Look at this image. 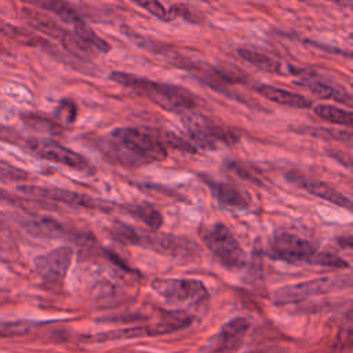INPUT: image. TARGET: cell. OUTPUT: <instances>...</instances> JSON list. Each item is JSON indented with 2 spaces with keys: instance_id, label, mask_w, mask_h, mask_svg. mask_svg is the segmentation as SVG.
Instances as JSON below:
<instances>
[{
  "instance_id": "cell-1",
  "label": "cell",
  "mask_w": 353,
  "mask_h": 353,
  "mask_svg": "<svg viewBox=\"0 0 353 353\" xmlns=\"http://www.w3.org/2000/svg\"><path fill=\"white\" fill-rule=\"evenodd\" d=\"M98 148L112 161L128 167L161 161L167 157V148L152 128H116L108 139H101Z\"/></svg>"
},
{
  "instance_id": "cell-2",
  "label": "cell",
  "mask_w": 353,
  "mask_h": 353,
  "mask_svg": "<svg viewBox=\"0 0 353 353\" xmlns=\"http://www.w3.org/2000/svg\"><path fill=\"white\" fill-rule=\"evenodd\" d=\"M109 77L110 80L145 95L152 102H154V105L167 112L183 114L196 108V101L190 92L178 85L153 81L146 77L120 70L112 72Z\"/></svg>"
},
{
  "instance_id": "cell-3",
  "label": "cell",
  "mask_w": 353,
  "mask_h": 353,
  "mask_svg": "<svg viewBox=\"0 0 353 353\" xmlns=\"http://www.w3.org/2000/svg\"><path fill=\"white\" fill-rule=\"evenodd\" d=\"M200 236L222 266L230 270H239L245 266V252L226 225L216 222L204 226L200 229Z\"/></svg>"
},
{
  "instance_id": "cell-4",
  "label": "cell",
  "mask_w": 353,
  "mask_h": 353,
  "mask_svg": "<svg viewBox=\"0 0 353 353\" xmlns=\"http://www.w3.org/2000/svg\"><path fill=\"white\" fill-rule=\"evenodd\" d=\"M152 288L165 301L176 305L201 307L210 301V292L204 283L194 279H156Z\"/></svg>"
},
{
  "instance_id": "cell-5",
  "label": "cell",
  "mask_w": 353,
  "mask_h": 353,
  "mask_svg": "<svg viewBox=\"0 0 353 353\" xmlns=\"http://www.w3.org/2000/svg\"><path fill=\"white\" fill-rule=\"evenodd\" d=\"M268 255L287 263H313L319 254L317 247L298 234L279 232L268 243Z\"/></svg>"
},
{
  "instance_id": "cell-6",
  "label": "cell",
  "mask_w": 353,
  "mask_h": 353,
  "mask_svg": "<svg viewBox=\"0 0 353 353\" xmlns=\"http://www.w3.org/2000/svg\"><path fill=\"white\" fill-rule=\"evenodd\" d=\"M28 149L34 153L36 156L62 164L65 167H69L72 170H76L79 172L85 174H94L95 167L80 153L62 146L61 143L51 141V139H43V138H33L28 139L26 142Z\"/></svg>"
},
{
  "instance_id": "cell-7",
  "label": "cell",
  "mask_w": 353,
  "mask_h": 353,
  "mask_svg": "<svg viewBox=\"0 0 353 353\" xmlns=\"http://www.w3.org/2000/svg\"><path fill=\"white\" fill-rule=\"evenodd\" d=\"M182 121L192 143L194 142L200 148H215L218 142L232 143L237 139L232 131L222 128L219 124L200 113H193V110L183 113Z\"/></svg>"
},
{
  "instance_id": "cell-8",
  "label": "cell",
  "mask_w": 353,
  "mask_h": 353,
  "mask_svg": "<svg viewBox=\"0 0 353 353\" xmlns=\"http://www.w3.org/2000/svg\"><path fill=\"white\" fill-rule=\"evenodd\" d=\"M73 259V250L68 245L57 247L33 259V266L47 287H61L66 279Z\"/></svg>"
},
{
  "instance_id": "cell-9",
  "label": "cell",
  "mask_w": 353,
  "mask_h": 353,
  "mask_svg": "<svg viewBox=\"0 0 353 353\" xmlns=\"http://www.w3.org/2000/svg\"><path fill=\"white\" fill-rule=\"evenodd\" d=\"M343 281L334 277H320L309 281H302L298 284L284 285L274 292V302L277 305H287L306 301L310 296L323 295L341 288Z\"/></svg>"
},
{
  "instance_id": "cell-10",
  "label": "cell",
  "mask_w": 353,
  "mask_h": 353,
  "mask_svg": "<svg viewBox=\"0 0 353 353\" xmlns=\"http://www.w3.org/2000/svg\"><path fill=\"white\" fill-rule=\"evenodd\" d=\"M248 330L250 321L243 316L228 320L208 341L204 353H236L243 346Z\"/></svg>"
},
{
  "instance_id": "cell-11",
  "label": "cell",
  "mask_w": 353,
  "mask_h": 353,
  "mask_svg": "<svg viewBox=\"0 0 353 353\" xmlns=\"http://www.w3.org/2000/svg\"><path fill=\"white\" fill-rule=\"evenodd\" d=\"M18 190L22 193H26L29 196L41 197L58 203H63L68 205L74 207H83V208H91V210H102L103 204L101 201L73 190L61 189V188H52V186H36V185H21L18 186Z\"/></svg>"
},
{
  "instance_id": "cell-12",
  "label": "cell",
  "mask_w": 353,
  "mask_h": 353,
  "mask_svg": "<svg viewBox=\"0 0 353 353\" xmlns=\"http://www.w3.org/2000/svg\"><path fill=\"white\" fill-rule=\"evenodd\" d=\"M200 178L210 188L214 197L222 205H226L230 208H237V210H243L250 205L247 196L236 185H233L230 182H225V181H215L211 176H207L203 174H200Z\"/></svg>"
},
{
  "instance_id": "cell-13",
  "label": "cell",
  "mask_w": 353,
  "mask_h": 353,
  "mask_svg": "<svg viewBox=\"0 0 353 353\" xmlns=\"http://www.w3.org/2000/svg\"><path fill=\"white\" fill-rule=\"evenodd\" d=\"M0 34L10 39V40H14L19 44L43 48L44 51H47L52 55H59L58 48L52 43H50L47 39L41 37L40 34H37L36 32H33L28 28L17 26V25H14L11 22H7L1 18H0Z\"/></svg>"
},
{
  "instance_id": "cell-14",
  "label": "cell",
  "mask_w": 353,
  "mask_h": 353,
  "mask_svg": "<svg viewBox=\"0 0 353 353\" xmlns=\"http://www.w3.org/2000/svg\"><path fill=\"white\" fill-rule=\"evenodd\" d=\"M292 182H295L296 185H299L302 189H305L306 192H309L313 196H317L323 200L331 201L339 207H343L346 210H352V201L349 197H346L343 193H341L339 190H336L334 186L323 182V181H314V179H309L301 175H294V176H288Z\"/></svg>"
},
{
  "instance_id": "cell-15",
  "label": "cell",
  "mask_w": 353,
  "mask_h": 353,
  "mask_svg": "<svg viewBox=\"0 0 353 353\" xmlns=\"http://www.w3.org/2000/svg\"><path fill=\"white\" fill-rule=\"evenodd\" d=\"M22 3H26L29 6L41 8L55 17H58L61 21L73 25V28L83 21L77 10L66 0H21Z\"/></svg>"
},
{
  "instance_id": "cell-16",
  "label": "cell",
  "mask_w": 353,
  "mask_h": 353,
  "mask_svg": "<svg viewBox=\"0 0 353 353\" xmlns=\"http://www.w3.org/2000/svg\"><path fill=\"white\" fill-rule=\"evenodd\" d=\"M256 91L266 99L284 105V106H290V108H296V109H306L310 106V101L307 98H305L301 94L284 90V88H279V87H273V85H259L256 87Z\"/></svg>"
},
{
  "instance_id": "cell-17",
  "label": "cell",
  "mask_w": 353,
  "mask_h": 353,
  "mask_svg": "<svg viewBox=\"0 0 353 353\" xmlns=\"http://www.w3.org/2000/svg\"><path fill=\"white\" fill-rule=\"evenodd\" d=\"M296 84L309 90L316 97H320L324 99H334V101L347 103V105L352 103L350 95L343 88H339L334 84H328L321 80H313V79L301 80V81H296Z\"/></svg>"
},
{
  "instance_id": "cell-18",
  "label": "cell",
  "mask_w": 353,
  "mask_h": 353,
  "mask_svg": "<svg viewBox=\"0 0 353 353\" xmlns=\"http://www.w3.org/2000/svg\"><path fill=\"white\" fill-rule=\"evenodd\" d=\"M237 54L245 62H248L250 65H252L256 69H261L263 72L279 73L281 70V63L277 59H274V58H272V57H269L263 52H259L256 50L240 47V48H237Z\"/></svg>"
},
{
  "instance_id": "cell-19",
  "label": "cell",
  "mask_w": 353,
  "mask_h": 353,
  "mask_svg": "<svg viewBox=\"0 0 353 353\" xmlns=\"http://www.w3.org/2000/svg\"><path fill=\"white\" fill-rule=\"evenodd\" d=\"M313 112L317 117L339 125L352 127L353 125V114L350 110L342 109L339 106L328 105V103H319L313 108Z\"/></svg>"
},
{
  "instance_id": "cell-20",
  "label": "cell",
  "mask_w": 353,
  "mask_h": 353,
  "mask_svg": "<svg viewBox=\"0 0 353 353\" xmlns=\"http://www.w3.org/2000/svg\"><path fill=\"white\" fill-rule=\"evenodd\" d=\"M127 211L153 230H157L163 225V216L160 211L148 203L128 205Z\"/></svg>"
},
{
  "instance_id": "cell-21",
  "label": "cell",
  "mask_w": 353,
  "mask_h": 353,
  "mask_svg": "<svg viewBox=\"0 0 353 353\" xmlns=\"http://www.w3.org/2000/svg\"><path fill=\"white\" fill-rule=\"evenodd\" d=\"M29 228L34 233L41 234V236H48V237H65L69 234L68 229L63 225H61L57 221L50 219V218L36 219L29 223Z\"/></svg>"
},
{
  "instance_id": "cell-22",
  "label": "cell",
  "mask_w": 353,
  "mask_h": 353,
  "mask_svg": "<svg viewBox=\"0 0 353 353\" xmlns=\"http://www.w3.org/2000/svg\"><path fill=\"white\" fill-rule=\"evenodd\" d=\"M79 37H81L92 50L98 51V52H102V54H106L110 51V44L103 40L102 37H99L85 22H81L79 25L74 26V30H73Z\"/></svg>"
},
{
  "instance_id": "cell-23",
  "label": "cell",
  "mask_w": 353,
  "mask_h": 353,
  "mask_svg": "<svg viewBox=\"0 0 353 353\" xmlns=\"http://www.w3.org/2000/svg\"><path fill=\"white\" fill-rule=\"evenodd\" d=\"M22 120L26 125H29L30 128L40 131V132H46V134H57L59 131V125L57 123H54L51 119H47L44 116H39V114H25L22 116Z\"/></svg>"
},
{
  "instance_id": "cell-24",
  "label": "cell",
  "mask_w": 353,
  "mask_h": 353,
  "mask_svg": "<svg viewBox=\"0 0 353 353\" xmlns=\"http://www.w3.org/2000/svg\"><path fill=\"white\" fill-rule=\"evenodd\" d=\"M28 178H29V174L25 170L0 159V179L21 182V181H26Z\"/></svg>"
},
{
  "instance_id": "cell-25",
  "label": "cell",
  "mask_w": 353,
  "mask_h": 353,
  "mask_svg": "<svg viewBox=\"0 0 353 353\" xmlns=\"http://www.w3.org/2000/svg\"><path fill=\"white\" fill-rule=\"evenodd\" d=\"M132 3L138 4L143 10H146L149 14L156 17L160 21H171L172 15L170 11L165 10V7L159 0H131Z\"/></svg>"
},
{
  "instance_id": "cell-26",
  "label": "cell",
  "mask_w": 353,
  "mask_h": 353,
  "mask_svg": "<svg viewBox=\"0 0 353 353\" xmlns=\"http://www.w3.org/2000/svg\"><path fill=\"white\" fill-rule=\"evenodd\" d=\"M34 327V323L30 321H6L0 323V336H12L22 335L29 332Z\"/></svg>"
},
{
  "instance_id": "cell-27",
  "label": "cell",
  "mask_w": 353,
  "mask_h": 353,
  "mask_svg": "<svg viewBox=\"0 0 353 353\" xmlns=\"http://www.w3.org/2000/svg\"><path fill=\"white\" fill-rule=\"evenodd\" d=\"M55 116L61 123L72 124L77 116V108H76L74 102H72L70 99L61 101L55 110Z\"/></svg>"
},
{
  "instance_id": "cell-28",
  "label": "cell",
  "mask_w": 353,
  "mask_h": 353,
  "mask_svg": "<svg viewBox=\"0 0 353 353\" xmlns=\"http://www.w3.org/2000/svg\"><path fill=\"white\" fill-rule=\"evenodd\" d=\"M314 265H320V266H328V268H349V263L342 259L341 256L331 254V252H319L314 261Z\"/></svg>"
},
{
  "instance_id": "cell-29",
  "label": "cell",
  "mask_w": 353,
  "mask_h": 353,
  "mask_svg": "<svg viewBox=\"0 0 353 353\" xmlns=\"http://www.w3.org/2000/svg\"><path fill=\"white\" fill-rule=\"evenodd\" d=\"M306 132L314 137H320L321 134H327L328 138L332 139H345L347 142H350V132H343V131H332V130H323V128H313V127H307Z\"/></svg>"
},
{
  "instance_id": "cell-30",
  "label": "cell",
  "mask_w": 353,
  "mask_h": 353,
  "mask_svg": "<svg viewBox=\"0 0 353 353\" xmlns=\"http://www.w3.org/2000/svg\"><path fill=\"white\" fill-rule=\"evenodd\" d=\"M229 167H230V170H233L236 174H239L240 176H243V178H245V179H250V181H252V182H255V183H258V175L256 174H254V171H251L250 168H247L244 164H241V163H237V161H230L229 163Z\"/></svg>"
},
{
  "instance_id": "cell-31",
  "label": "cell",
  "mask_w": 353,
  "mask_h": 353,
  "mask_svg": "<svg viewBox=\"0 0 353 353\" xmlns=\"http://www.w3.org/2000/svg\"><path fill=\"white\" fill-rule=\"evenodd\" d=\"M327 1H331V3L338 4L341 7H350L352 6V0H327Z\"/></svg>"
},
{
  "instance_id": "cell-32",
  "label": "cell",
  "mask_w": 353,
  "mask_h": 353,
  "mask_svg": "<svg viewBox=\"0 0 353 353\" xmlns=\"http://www.w3.org/2000/svg\"><path fill=\"white\" fill-rule=\"evenodd\" d=\"M0 54L1 55H10V52L7 51V48H4V46L0 43Z\"/></svg>"
}]
</instances>
